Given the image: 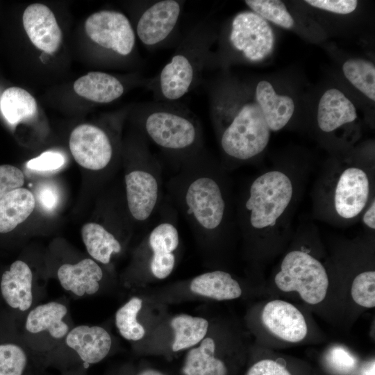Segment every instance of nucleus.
Returning <instances> with one entry per match:
<instances>
[{
    "label": "nucleus",
    "mask_w": 375,
    "mask_h": 375,
    "mask_svg": "<svg viewBox=\"0 0 375 375\" xmlns=\"http://www.w3.org/2000/svg\"><path fill=\"white\" fill-rule=\"evenodd\" d=\"M176 190L178 201L193 227L211 232L223 222L226 203L221 186L206 169H185Z\"/></svg>",
    "instance_id": "nucleus-1"
},
{
    "label": "nucleus",
    "mask_w": 375,
    "mask_h": 375,
    "mask_svg": "<svg viewBox=\"0 0 375 375\" xmlns=\"http://www.w3.org/2000/svg\"><path fill=\"white\" fill-rule=\"evenodd\" d=\"M293 194L289 177L279 171H270L256 178L249 188L245 203L252 227L273 226L288 206Z\"/></svg>",
    "instance_id": "nucleus-2"
},
{
    "label": "nucleus",
    "mask_w": 375,
    "mask_h": 375,
    "mask_svg": "<svg viewBox=\"0 0 375 375\" xmlns=\"http://www.w3.org/2000/svg\"><path fill=\"white\" fill-rule=\"evenodd\" d=\"M270 131L258 103H247L223 131L221 147L231 158L248 160L265 149Z\"/></svg>",
    "instance_id": "nucleus-3"
},
{
    "label": "nucleus",
    "mask_w": 375,
    "mask_h": 375,
    "mask_svg": "<svg viewBox=\"0 0 375 375\" xmlns=\"http://www.w3.org/2000/svg\"><path fill=\"white\" fill-rule=\"evenodd\" d=\"M275 283L282 291H297L303 300L317 304L326 297L328 278L322 263L310 254L292 251L283 258Z\"/></svg>",
    "instance_id": "nucleus-4"
},
{
    "label": "nucleus",
    "mask_w": 375,
    "mask_h": 375,
    "mask_svg": "<svg viewBox=\"0 0 375 375\" xmlns=\"http://www.w3.org/2000/svg\"><path fill=\"white\" fill-rule=\"evenodd\" d=\"M144 128L147 136L160 148L171 153H185L199 143V126L181 112L160 109L147 115Z\"/></svg>",
    "instance_id": "nucleus-5"
},
{
    "label": "nucleus",
    "mask_w": 375,
    "mask_h": 375,
    "mask_svg": "<svg viewBox=\"0 0 375 375\" xmlns=\"http://www.w3.org/2000/svg\"><path fill=\"white\" fill-rule=\"evenodd\" d=\"M233 47L251 61H260L271 53L273 31L265 19L253 12H242L233 18L230 33Z\"/></svg>",
    "instance_id": "nucleus-6"
},
{
    "label": "nucleus",
    "mask_w": 375,
    "mask_h": 375,
    "mask_svg": "<svg viewBox=\"0 0 375 375\" xmlns=\"http://www.w3.org/2000/svg\"><path fill=\"white\" fill-rule=\"evenodd\" d=\"M85 28L89 38L98 45L121 55L130 54L135 35L128 19L113 10H101L86 19Z\"/></svg>",
    "instance_id": "nucleus-7"
},
{
    "label": "nucleus",
    "mask_w": 375,
    "mask_h": 375,
    "mask_svg": "<svg viewBox=\"0 0 375 375\" xmlns=\"http://www.w3.org/2000/svg\"><path fill=\"white\" fill-rule=\"evenodd\" d=\"M124 180L127 205L131 216L139 222L149 219L160 201V182L156 167L149 162L147 167L127 173Z\"/></svg>",
    "instance_id": "nucleus-8"
},
{
    "label": "nucleus",
    "mask_w": 375,
    "mask_h": 375,
    "mask_svg": "<svg viewBox=\"0 0 375 375\" xmlns=\"http://www.w3.org/2000/svg\"><path fill=\"white\" fill-rule=\"evenodd\" d=\"M71 153L81 167L90 170L104 169L112 157V147L106 132L92 124H81L69 137Z\"/></svg>",
    "instance_id": "nucleus-9"
},
{
    "label": "nucleus",
    "mask_w": 375,
    "mask_h": 375,
    "mask_svg": "<svg viewBox=\"0 0 375 375\" xmlns=\"http://www.w3.org/2000/svg\"><path fill=\"white\" fill-rule=\"evenodd\" d=\"M181 11V3L163 0L149 7L140 17L136 32L140 41L151 47L165 40L175 28Z\"/></svg>",
    "instance_id": "nucleus-10"
},
{
    "label": "nucleus",
    "mask_w": 375,
    "mask_h": 375,
    "mask_svg": "<svg viewBox=\"0 0 375 375\" xmlns=\"http://www.w3.org/2000/svg\"><path fill=\"white\" fill-rule=\"evenodd\" d=\"M369 192L366 173L357 167H349L341 174L334 194L337 213L345 219L357 216L365 207Z\"/></svg>",
    "instance_id": "nucleus-11"
},
{
    "label": "nucleus",
    "mask_w": 375,
    "mask_h": 375,
    "mask_svg": "<svg viewBox=\"0 0 375 375\" xmlns=\"http://www.w3.org/2000/svg\"><path fill=\"white\" fill-rule=\"evenodd\" d=\"M262 320L272 334L287 342H300L307 335L302 313L294 305L282 300L268 302L262 310Z\"/></svg>",
    "instance_id": "nucleus-12"
},
{
    "label": "nucleus",
    "mask_w": 375,
    "mask_h": 375,
    "mask_svg": "<svg viewBox=\"0 0 375 375\" xmlns=\"http://www.w3.org/2000/svg\"><path fill=\"white\" fill-rule=\"evenodd\" d=\"M22 21L27 35L38 49L49 53L58 49L62 31L50 8L42 3L31 4L24 10Z\"/></svg>",
    "instance_id": "nucleus-13"
},
{
    "label": "nucleus",
    "mask_w": 375,
    "mask_h": 375,
    "mask_svg": "<svg viewBox=\"0 0 375 375\" xmlns=\"http://www.w3.org/2000/svg\"><path fill=\"white\" fill-rule=\"evenodd\" d=\"M148 242L153 252L150 262L151 273L157 278H165L175 265L174 251L179 244L178 231L172 223L160 222L150 232Z\"/></svg>",
    "instance_id": "nucleus-14"
},
{
    "label": "nucleus",
    "mask_w": 375,
    "mask_h": 375,
    "mask_svg": "<svg viewBox=\"0 0 375 375\" xmlns=\"http://www.w3.org/2000/svg\"><path fill=\"white\" fill-rule=\"evenodd\" d=\"M33 274L22 260H15L1 275L0 292L6 305L14 310H28L33 303Z\"/></svg>",
    "instance_id": "nucleus-15"
},
{
    "label": "nucleus",
    "mask_w": 375,
    "mask_h": 375,
    "mask_svg": "<svg viewBox=\"0 0 375 375\" xmlns=\"http://www.w3.org/2000/svg\"><path fill=\"white\" fill-rule=\"evenodd\" d=\"M65 342L88 364L101 361L109 353L112 344L111 338L103 328L86 325L72 328L67 334Z\"/></svg>",
    "instance_id": "nucleus-16"
},
{
    "label": "nucleus",
    "mask_w": 375,
    "mask_h": 375,
    "mask_svg": "<svg viewBox=\"0 0 375 375\" xmlns=\"http://www.w3.org/2000/svg\"><path fill=\"white\" fill-rule=\"evenodd\" d=\"M57 275L62 288L81 297L98 291L103 271L94 260L85 258L76 264L62 265Z\"/></svg>",
    "instance_id": "nucleus-17"
},
{
    "label": "nucleus",
    "mask_w": 375,
    "mask_h": 375,
    "mask_svg": "<svg viewBox=\"0 0 375 375\" xmlns=\"http://www.w3.org/2000/svg\"><path fill=\"white\" fill-rule=\"evenodd\" d=\"M357 117L353 103L339 90L331 88L322 96L317 109V123L322 131L331 132Z\"/></svg>",
    "instance_id": "nucleus-18"
},
{
    "label": "nucleus",
    "mask_w": 375,
    "mask_h": 375,
    "mask_svg": "<svg viewBox=\"0 0 375 375\" xmlns=\"http://www.w3.org/2000/svg\"><path fill=\"white\" fill-rule=\"evenodd\" d=\"M194 68L190 58L183 53L174 55L160 74V89L162 97L170 101L183 97L191 88Z\"/></svg>",
    "instance_id": "nucleus-19"
},
{
    "label": "nucleus",
    "mask_w": 375,
    "mask_h": 375,
    "mask_svg": "<svg viewBox=\"0 0 375 375\" xmlns=\"http://www.w3.org/2000/svg\"><path fill=\"white\" fill-rule=\"evenodd\" d=\"M256 99L270 131L281 130L294 113V103L292 99L276 94L273 86L267 81L258 83Z\"/></svg>",
    "instance_id": "nucleus-20"
},
{
    "label": "nucleus",
    "mask_w": 375,
    "mask_h": 375,
    "mask_svg": "<svg viewBox=\"0 0 375 375\" xmlns=\"http://www.w3.org/2000/svg\"><path fill=\"white\" fill-rule=\"evenodd\" d=\"M75 92L97 103H110L120 97L124 86L116 77L101 72H91L78 78L74 84Z\"/></svg>",
    "instance_id": "nucleus-21"
},
{
    "label": "nucleus",
    "mask_w": 375,
    "mask_h": 375,
    "mask_svg": "<svg viewBox=\"0 0 375 375\" xmlns=\"http://www.w3.org/2000/svg\"><path fill=\"white\" fill-rule=\"evenodd\" d=\"M67 313V307L58 302L39 305L28 312L25 328L31 333L48 331L53 338H62L69 331L68 325L62 320Z\"/></svg>",
    "instance_id": "nucleus-22"
},
{
    "label": "nucleus",
    "mask_w": 375,
    "mask_h": 375,
    "mask_svg": "<svg viewBox=\"0 0 375 375\" xmlns=\"http://www.w3.org/2000/svg\"><path fill=\"white\" fill-rule=\"evenodd\" d=\"M35 206L33 193L23 188L15 189L0 199V233L12 231L24 222Z\"/></svg>",
    "instance_id": "nucleus-23"
},
{
    "label": "nucleus",
    "mask_w": 375,
    "mask_h": 375,
    "mask_svg": "<svg viewBox=\"0 0 375 375\" xmlns=\"http://www.w3.org/2000/svg\"><path fill=\"white\" fill-rule=\"evenodd\" d=\"M192 292L216 300H230L242 294L237 281L227 272L213 271L195 277L191 284Z\"/></svg>",
    "instance_id": "nucleus-24"
},
{
    "label": "nucleus",
    "mask_w": 375,
    "mask_h": 375,
    "mask_svg": "<svg viewBox=\"0 0 375 375\" xmlns=\"http://www.w3.org/2000/svg\"><path fill=\"white\" fill-rule=\"evenodd\" d=\"M81 236L90 256L101 263H109L111 256L122 250L116 238L99 224L89 222L84 224Z\"/></svg>",
    "instance_id": "nucleus-25"
},
{
    "label": "nucleus",
    "mask_w": 375,
    "mask_h": 375,
    "mask_svg": "<svg viewBox=\"0 0 375 375\" xmlns=\"http://www.w3.org/2000/svg\"><path fill=\"white\" fill-rule=\"evenodd\" d=\"M215 344L210 338L203 339L199 347L187 354L183 368L184 375H226L224 363L215 357Z\"/></svg>",
    "instance_id": "nucleus-26"
},
{
    "label": "nucleus",
    "mask_w": 375,
    "mask_h": 375,
    "mask_svg": "<svg viewBox=\"0 0 375 375\" xmlns=\"http://www.w3.org/2000/svg\"><path fill=\"white\" fill-rule=\"evenodd\" d=\"M0 107L5 119L13 125L32 118L38 112L35 98L28 92L18 87L9 88L3 92Z\"/></svg>",
    "instance_id": "nucleus-27"
},
{
    "label": "nucleus",
    "mask_w": 375,
    "mask_h": 375,
    "mask_svg": "<svg viewBox=\"0 0 375 375\" xmlns=\"http://www.w3.org/2000/svg\"><path fill=\"white\" fill-rule=\"evenodd\" d=\"M171 326L175 335L172 350L178 351L201 341L206 335L208 322L201 317L181 315L172 319Z\"/></svg>",
    "instance_id": "nucleus-28"
},
{
    "label": "nucleus",
    "mask_w": 375,
    "mask_h": 375,
    "mask_svg": "<svg viewBox=\"0 0 375 375\" xmlns=\"http://www.w3.org/2000/svg\"><path fill=\"white\" fill-rule=\"evenodd\" d=\"M342 71L355 88L375 100V67L372 62L362 58L349 59L343 64Z\"/></svg>",
    "instance_id": "nucleus-29"
},
{
    "label": "nucleus",
    "mask_w": 375,
    "mask_h": 375,
    "mask_svg": "<svg viewBox=\"0 0 375 375\" xmlns=\"http://www.w3.org/2000/svg\"><path fill=\"white\" fill-rule=\"evenodd\" d=\"M142 304V299L133 297L115 314L116 326L120 335L126 340L137 341L145 334L144 327L137 320Z\"/></svg>",
    "instance_id": "nucleus-30"
},
{
    "label": "nucleus",
    "mask_w": 375,
    "mask_h": 375,
    "mask_svg": "<svg viewBox=\"0 0 375 375\" xmlns=\"http://www.w3.org/2000/svg\"><path fill=\"white\" fill-rule=\"evenodd\" d=\"M246 4L255 13L285 28H290L294 22L285 4L279 0H247Z\"/></svg>",
    "instance_id": "nucleus-31"
},
{
    "label": "nucleus",
    "mask_w": 375,
    "mask_h": 375,
    "mask_svg": "<svg viewBox=\"0 0 375 375\" xmlns=\"http://www.w3.org/2000/svg\"><path fill=\"white\" fill-rule=\"evenodd\" d=\"M27 362L26 353L20 345L0 342V375H23Z\"/></svg>",
    "instance_id": "nucleus-32"
},
{
    "label": "nucleus",
    "mask_w": 375,
    "mask_h": 375,
    "mask_svg": "<svg viewBox=\"0 0 375 375\" xmlns=\"http://www.w3.org/2000/svg\"><path fill=\"white\" fill-rule=\"evenodd\" d=\"M353 301L365 308L375 306V272H364L354 278L351 290Z\"/></svg>",
    "instance_id": "nucleus-33"
},
{
    "label": "nucleus",
    "mask_w": 375,
    "mask_h": 375,
    "mask_svg": "<svg viewBox=\"0 0 375 375\" xmlns=\"http://www.w3.org/2000/svg\"><path fill=\"white\" fill-rule=\"evenodd\" d=\"M328 365L336 372L347 375L356 368V358L347 349L335 347L330 349L326 356Z\"/></svg>",
    "instance_id": "nucleus-34"
},
{
    "label": "nucleus",
    "mask_w": 375,
    "mask_h": 375,
    "mask_svg": "<svg viewBox=\"0 0 375 375\" xmlns=\"http://www.w3.org/2000/svg\"><path fill=\"white\" fill-rule=\"evenodd\" d=\"M24 183L22 170L11 165H0V199Z\"/></svg>",
    "instance_id": "nucleus-35"
},
{
    "label": "nucleus",
    "mask_w": 375,
    "mask_h": 375,
    "mask_svg": "<svg viewBox=\"0 0 375 375\" xmlns=\"http://www.w3.org/2000/svg\"><path fill=\"white\" fill-rule=\"evenodd\" d=\"M65 161L64 156L57 151H46L26 163L28 169L46 172L56 170L61 167Z\"/></svg>",
    "instance_id": "nucleus-36"
},
{
    "label": "nucleus",
    "mask_w": 375,
    "mask_h": 375,
    "mask_svg": "<svg viewBox=\"0 0 375 375\" xmlns=\"http://www.w3.org/2000/svg\"><path fill=\"white\" fill-rule=\"evenodd\" d=\"M306 3L337 14H349L354 11L358 1L356 0H306Z\"/></svg>",
    "instance_id": "nucleus-37"
},
{
    "label": "nucleus",
    "mask_w": 375,
    "mask_h": 375,
    "mask_svg": "<svg viewBox=\"0 0 375 375\" xmlns=\"http://www.w3.org/2000/svg\"><path fill=\"white\" fill-rule=\"evenodd\" d=\"M37 200L43 210L47 212L53 211L59 201L57 188L51 183L41 185L37 191Z\"/></svg>",
    "instance_id": "nucleus-38"
},
{
    "label": "nucleus",
    "mask_w": 375,
    "mask_h": 375,
    "mask_svg": "<svg viewBox=\"0 0 375 375\" xmlns=\"http://www.w3.org/2000/svg\"><path fill=\"white\" fill-rule=\"evenodd\" d=\"M247 375H291L285 366L276 361L265 359L254 364Z\"/></svg>",
    "instance_id": "nucleus-39"
},
{
    "label": "nucleus",
    "mask_w": 375,
    "mask_h": 375,
    "mask_svg": "<svg viewBox=\"0 0 375 375\" xmlns=\"http://www.w3.org/2000/svg\"><path fill=\"white\" fill-rule=\"evenodd\" d=\"M375 203L374 200L372 202L370 206L366 210L363 215V222L366 226L372 229L375 228Z\"/></svg>",
    "instance_id": "nucleus-40"
},
{
    "label": "nucleus",
    "mask_w": 375,
    "mask_h": 375,
    "mask_svg": "<svg viewBox=\"0 0 375 375\" xmlns=\"http://www.w3.org/2000/svg\"><path fill=\"white\" fill-rule=\"evenodd\" d=\"M374 361L367 363L361 371V375H374Z\"/></svg>",
    "instance_id": "nucleus-41"
},
{
    "label": "nucleus",
    "mask_w": 375,
    "mask_h": 375,
    "mask_svg": "<svg viewBox=\"0 0 375 375\" xmlns=\"http://www.w3.org/2000/svg\"><path fill=\"white\" fill-rule=\"evenodd\" d=\"M138 375H163L160 372L153 369H147L142 372Z\"/></svg>",
    "instance_id": "nucleus-42"
}]
</instances>
